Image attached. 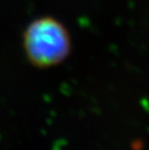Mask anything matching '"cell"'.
Listing matches in <instances>:
<instances>
[{"label": "cell", "instance_id": "cell-1", "mask_svg": "<svg viewBox=\"0 0 149 150\" xmlns=\"http://www.w3.org/2000/svg\"><path fill=\"white\" fill-rule=\"evenodd\" d=\"M23 45L27 60L41 69L61 64L72 49L68 29L52 17L39 18L30 22L23 32Z\"/></svg>", "mask_w": 149, "mask_h": 150}]
</instances>
